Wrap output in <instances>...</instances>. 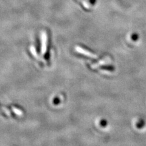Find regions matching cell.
Listing matches in <instances>:
<instances>
[{
	"mask_svg": "<svg viewBox=\"0 0 146 146\" xmlns=\"http://www.w3.org/2000/svg\"><path fill=\"white\" fill-rule=\"evenodd\" d=\"M138 35L137 34H132L131 35V38L132 39V40H133V41H137L138 40Z\"/></svg>",
	"mask_w": 146,
	"mask_h": 146,
	"instance_id": "5b68a950",
	"label": "cell"
},
{
	"mask_svg": "<svg viewBox=\"0 0 146 146\" xmlns=\"http://www.w3.org/2000/svg\"><path fill=\"white\" fill-rule=\"evenodd\" d=\"M77 1H79V2L81 3L82 4V6H83L85 9L90 8V4L86 3L85 0H77Z\"/></svg>",
	"mask_w": 146,
	"mask_h": 146,
	"instance_id": "3957f363",
	"label": "cell"
},
{
	"mask_svg": "<svg viewBox=\"0 0 146 146\" xmlns=\"http://www.w3.org/2000/svg\"><path fill=\"white\" fill-rule=\"evenodd\" d=\"M145 124V122L143 120H139L138 121V122L136 124V127L138 128V129H141L144 127Z\"/></svg>",
	"mask_w": 146,
	"mask_h": 146,
	"instance_id": "277c9868",
	"label": "cell"
},
{
	"mask_svg": "<svg viewBox=\"0 0 146 146\" xmlns=\"http://www.w3.org/2000/svg\"><path fill=\"white\" fill-rule=\"evenodd\" d=\"M76 51L77 52H79L80 53H82V54H84L85 55H86V56H90V57H93V54H92L91 53H90V52L86 51V50H85L84 48H80V47H76Z\"/></svg>",
	"mask_w": 146,
	"mask_h": 146,
	"instance_id": "7a4b0ae2",
	"label": "cell"
},
{
	"mask_svg": "<svg viewBox=\"0 0 146 146\" xmlns=\"http://www.w3.org/2000/svg\"><path fill=\"white\" fill-rule=\"evenodd\" d=\"M48 43V35L46 32H43L42 33V51L43 52H45L46 51Z\"/></svg>",
	"mask_w": 146,
	"mask_h": 146,
	"instance_id": "6da1fadb",
	"label": "cell"
}]
</instances>
